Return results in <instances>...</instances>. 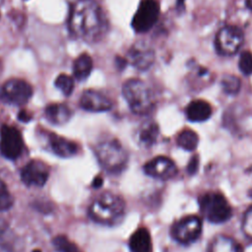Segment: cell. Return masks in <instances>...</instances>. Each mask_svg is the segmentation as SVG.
I'll return each mask as SVG.
<instances>
[{"label": "cell", "mask_w": 252, "mask_h": 252, "mask_svg": "<svg viewBox=\"0 0 252 252\" xmlns=\"http://www.w3.org/2000/svg\"><path fill=\"white\" fill-rule=\"evenodd\" d=\"M42 136L48 150L59 158H69L80 152L79 145L73 140L47 131H42Z\"/></svg>", "instance_id": "12"}, {"label": "cell", "mask_w": 252, "mask_h": 252, "mask_svg": "<svg viewBox=\"0 0 252 252\" xmlns=\"http://www.w3.org/2000/svg\"><path fill=\"white\" fill-rule=\"evenodd\" d=\"M158 126L153 121L145 122L138 130V141L145 147L153 146L158 136Z\"/></svg>", "instance_id": "20"}, {"label": "cell", "mask_w": 252, "mask_h": 252, "mask_svg": "<svg viewBox=\"0 0 252 252\" xmlns=\"http://www.w3.org/2000/svg\"><path fill=\"white\" fill-rule=\"evenodd\" d=\"M122 94L130 110L135 114H148L155 106L152 90L140 79H130L126 81L122 86Z\"/></svg>", "instance_id": "4"}, {"label": "cell", "mask_w": 252, "mask_h": 252, "mask_svg": "<svg viewBox=\"0 0 252 252\" xmlns=\"http://www.w3.org/2000/svg\"><path fill=\"white\" fill-rule=\"evenodd\" d=\"M53 245L59 252H82L81 249L65 235H57L53 239Z\"/></svg>", "instance_id": "23"}, {"label": "cell", "mask_w": 252, "mask_h": 252, "mask_svg": "<svg viewBox=\"0 0 252 252\" xmlns=\"http://www.w3.org/2000/svg\"><path fill=\"white\" fill-rule=\"evenodd\" d=\"M187 118L193 122L206 121L212 115V107L209 102L197 99L191 101L186 107Z\"/></svg>", "instance_id": "18"}, {"label": "cell", "mask_w": 252, "mask_h": 252, "mask_svg": "<svg viewBox=\"0 0 252 252\" xmlns=\"http://www.w3.org/2000/svg\"><path fill=\"white\" fill-rule=\"evenodd\" d=\"M209 252H242V248L232 238L219 235L212 241Z\"/></svg>", "instance_id": "21"}, {"label": "cell", "mask_w": 252, "mask_h": 252, "mask_svg": "<svg viewBox=\"0 0 252 252\" xmlns=\"http://www.w3.org/2000/svg\"><path fill=\"white\" fill-rule=\"evenodd\" d=\"M202 231V221L196 216H186L171 227L172 237L181 244H190L197 240Z\"/></svg>", "instance_id": "10"}, {"label": "cell", "mask_w": 252, "mask_h": 252, "mask_svg": "<svg viewBox=\"0 0 252 252\" xmlns=\"http://www.w3.org/2000/svg\"><path fill=\"white\" fill-rule=\"evenodd\" d=\"M198 164H199L198 158H197L196 156H194V157L190 159V161H189V163H188V166H187L188 173L194 174V173L197 171V169H198Z\"/></svg>", "instance_id": "29"}, {"label": "cell", "mask_w": 252, "mask_h": 252, "mask_svg": "<svg viewBox=\"0 0 252 252\" xmlns=\"http://www.w3.org/2000/svg\"><path fill=\"white\" fill-rule=\"evenodd\" d=\"M55 87L61 91V93L65 96H69L74 90V81L72 77L66 75V74H60L57 76L54 82Z\"/></svg>", "instance_id": "24"}, {"label": "cell", "mask_w": 252, "mask_h": 252, "mask_svg": "<svg viewBox=\"0 0 252 252\" xmlns=\"http://www.w3.org/2000/svg\"><path fill=\"white\" fill-rule=\"evenodd\" d=\"M3 1H4V0H0V5L3 3Z\"/></svg>", "instance_id": "34"}, {"label": "cell", "mask_w": 252, "mask_h": 252, "mask_svg": "<svg viewBox=\"0 0 252 252\" xmlns=\"http://www.w3.org/2000/svg\"><path fill=\"white\" fill-rule=\"evenodd\" d=\"M14 199L9 191L5 182L0 178V212H5L10 210L13 206Z\"/></svg>", "instance_id": "26"}, {"label": "cell", "mask_w": 252, "mask_h": 252, "mask_svg": "<svg viewBox=\"0 0 252 252\" xmlns=\"http://www.w3.org/2000/svg\"><path fill=\"white\" fill-rule=\"evenodd\" d=\"M251 7H252V5H251Z\"/></svg>", "instance_id": "35"}, {"label": "cell", "mask_w": 252, "mask_h": 252, "mask_svg": "<svg viewBox=\"0 0 252 252\" xmlns=\"http://www.w3.org/2000/svg\"><path fill=\"white\" fill-rule=\"evenodd\" d=\"M129 249L131 252H153V242L147 227L137 228L129 238Z\"/></svg>", "instance_id": "16"}, {"label": "cell", "mask_w": 252, "mask_h": 252, "mask_svg": "<svg viewBox=\"0 0 252 252\" xmlns=\"http://www.w3.org/2000/svg\"><path fill=\"white\" fill-rule=\"evenodd\" d=\"M143 169L147 175L161 180L170 179L177 173V167L174 161L163 156H158L150 159L144 164Z\"/></svg>", "instance_id": "13"}, {"label": "cell", "mask_w": 252, "mask_h": 252, "mask_svg": "<svg viewBox=\"0 0 252 252\" xmlns=\"http://www.w3.org/2000/svg\"><path fill=\"white\" fill-rule=\"evenodd\" d=\"M126 212L124 199L112 192H102L91 202L88 215L94 222L103 225H115L119 223Z\"/></svg>", "instance_id": "2"}, {"label": "cell", "mask_w": 252, "mask_h": 252, "mask_svg": "<svg viewBox=\"0 0 252 252\" xmlns=\"http://www.w3.org/2000/svg\"><path fill=\"white\" fill-rule=\"evenodd\" d=\"M33 252H41V251H40V250H38V249H36V250H34Z\"/></svg>", "instance_id": "33"}, {"label": "cell", "mask_w": 252, "mask_h": 252, "mask_svg": "<svg viewBox=\"0 0 252 252\" xmlns=\"http://www.w3.org/2000/svg\"><path fill=\"white\" fill-rule=\"evenodd\" d=\"M32 93V86L25 80L10 79L2 86L0 97L9 104L22 106L31 99Z\"/></svg>", "instance_id": "6"}, {"label": "cell", "mask_w": 252, "mask_h": 252, "mask_svg": "<svg viewBox=\"0 0 252 252\" xmlns=\"http://www.w3.org/2000/svg\"><path fill=\"white\" fill-rule=\"evenodd\" d=\"M238 68L243 75L249 76L252 74V53L250 51L245 50L240 54Z\"/></svg>", "instance_id": "27"}, {"label": "cell", "mask_w": 252, "mask_h": 252, "mask_svg": "<svg viewBox=\"0 0 252 252\" xmlns=\"http://www.w3.org/2000/svg\"><path fill=\"white\" fill-rule=\"evenodd\" d=\"M221 88L224 93L228 94H235L240 90V80L233 75H224L220 82Z\"/></svg>", "instance_id": "25"}, {"label": "cell", "mask_w": 252, "mask_h": 252, "mask_svg": "<svg viewBox=\"0 0 252 252\" xmlns=\"http://www.w3.org/2000/svg\"><path fill=\"white\" fill-rule=\"evenodd\" d=\"M70 33L86 42L98 41L106 31V21L94 0H75L68 17Z\"/></svg>", "instance_id": "1"}, {"label": "cell", "mask_w": 252, "mask_h": 252, "mask_svg": "<svg viewBox=\"0 0 252 252\" xmlns=\"http://www.w3.org/2000/svg\"><path fill=\"white\" fill-rule=\"evenodd\" d=\"M94 156L103 170L120 174L129 162V155L121 142L114 137L101 138L94 146Z\"/></svg>", "instance_id": "3"}, {"label": "cell", "mask_w": 252, "mask_h": 252, "mask_svg": "<svg viewBox=\"0 0 252 252\" xmlns=\"http://www.w3.org/2000/svg\"><path fill=\"white\" fill-rule=\"evenodd\" d=\"M179 147L186 151H194L199 143L198 135L191 129H184L181 131L176 139Z\"/></svg>", "instance_id": "22"}, {"label": "cell", "mask_w": 252, "mask_h": 252, "mask_svg": "<svg viewBox=\"0 0 252 252\" xmlns=\"http://www.w3.org/2000/svg\"><path fill=\"white\" fill-rule=\"evenodd\" d=\"M18 119L23 122H29L32 119V116L26 110H21L18 114Z\"/></svg>", "instance_id": "30"}, {"label": "cell", "mask_w": 252, "mask_h": 252, "mask_svg": "<svg viewBox=\"0 0 252 252\" xmlns=\"http://www.w3.org/2000/svg\"><path fill=\"white\" fill-rule=\"evenodd\" d=\"M244 40L242 31L235 26H226L221 28L215 39L217 51L221 55H233L241 47Z\"/></svg>", "instance_id": "8"}, {"label": "cell", "mask_w": 252, "mask_h": 252, "mask_svg": "<svg viewBox=\"0 0 252 252\" xmlns=\"http://www.w3.org/2000/svg\"><path fill=\"white\" fill-rule=\"evenodd\" d=\"M242 230L244 234L252 240V207H250L243 216Z\"/></svg>", "instance_id": "28"}, {"label": "cell", "mask_w": 252, "mask_h": 252, "mask_svg": "<svg viewBox=\"0 0 252 252\" xmlns=\"http://www.w3.org/2000/svg\"><path fill=\"white\" fill-rule=\"evenodd\" d=\"M44 116L51 124L63 125L70 120L72 111L65 103H50L44 109Z\"/></svg>", "instance_id": "17"}, {"label": "cell", "mask_w": 252, "mask_h": 252, "mask_svg": "<svg viewBox=\"0 0 252 252\" xmlns=\"http://www.w3.org/2000/svg\"><path fill=\"white\" fill-rule=\"evenodd\" d=\"M159 15V5L155 0H143L134 17L131 26L136 32H147L157 23Z\"/></svg>", "instance_id": "9"}, {"label": "cell", "mask_w": 252, "mask_h": 252, "mask_svg": "<svg viewBox=\"0 0 252 252\" xmlns=\"http://www.w3.org/2000/svg\"><path fill=\"white\" fill-rule=\"evenodd\" d=\"M24 150V140L21 132L11 125L4 124L0 128V153L10 160L19 158Z\"/></svg>", "instance_id": "7"}, {"label": "cell", "mask_w": 252, "mask_h": 252, "mask_svg": "<svg viewBox=\"0 0 252 252\" xmlns=\"http://www.w3.org/2000/svg\"><path fill=\"white\" fill-rule=\"evenodd\" d=\"M128 62L140 71L148 70L155 61V52L152 48L146 46L142 42L134 44L127 53Z\"/></svg>", "instance_id": "15"}, {"label": "cell", "mask_w": 252, "mask_h": 252, "mask_svg": "<svg viewBox=\"0 0 252 252\" xmlns=\"http://www.w3.org/2000/svg\"><path fill=\"white\" fill-rule=\"evenodd\" d=\"M80 107L90 112H104L112 108V101L103 94L94 90H86L79 99Z\"/></svg>", "instance_id": "14"}, {"label": "cell", "mask_w": 252, "mask_h": 252, "mask_svg": "<svg viewBox=\"0 0 252 252\" xmlns=\"http://www.w3.org/2000/svg\"><path fill=\"white\" fill-rule=\"evenodd\" d=\"M199 204L202 214L211 222L221 223L231 217V207L221 193H206L199 198Z\"/></svg>", "instance_id": "5"}, {"label": "cell", "mask_w": 252, "mask_h": 252, "mask_svg": "<svg viewBox=\"0 0 252 252\" xmlns=\"http://www.w3.org/2000/svg\"><path fill=\"white\" fill-rule=\"evenodd\" d=\"M101 184H102V179L100 177H95L93 181V186L95 187V188L99 187Z\"/></svg>", "instance_id": "32"}, {"label": "cell", "mask_w": 252, "mask_h": 252, "mask_svg": "<svg viewBox=\"0 0 252 252\" xmlns=\"http://www.w3.org/2000/svg\"><path fill=\"white\" fill-rule=\"evenodd\" d=\"M50 175V167L40 159L28 161L21 169V180L29 187H42Z\"/></svg>", "instance_id": "11"}, {"label": "cell", "mask_w": 252, "mask_h": 252, "mask_svg": "<svg viewBox=\"0 0 252 252\" xmlns=\"http://www.w3.org/2000/svg\"><path fill=\"white\" fill-rule=\"evenodd\" d=\"M115 62H116V65H117L118 69L119 70H123L125 68V66L127 65L128 60L123 58V57H116V61Z\"/></svg>", "instance_id": "31"}, {"label": "cell", "mask_w": 252, "mask_h": 252, "mask_svg": "<svg viewBox=\"0 0 252 252\" xmlns=\"http://www.w3.org/2000/svg\"><path fill=\"white\" fill-rule=\"evenodd\" d=\"M93 70V59L88 53L80 54L73 64V75L78 81L86 80Z\"/></svg>", "instance_id": "19"}]
</instances>
